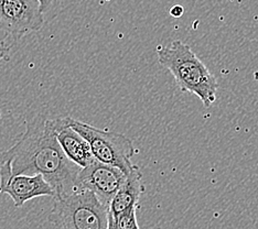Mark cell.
<instances>
[{"label":"cell","mask_w":258,"mask_h":229,"mask_svg":"<svg viewBox=\"0 0 258 229\" xmlns=\"http://www.w3.org/2000/svg\"><path fill=\"white\" fill-rule=\"evenodd\" d=\"M66 119L74 130L86 139L95 160L119 168L126 174L134 169L132 158L135 148L132 140L125 134L102 130L69 116Z\"/></svg>","instance_id":"4"},{"label":"cell","mask_w":258,"mask_h":229,"mask_svg":"<svg viewBox=\"0 0 258 229\" xmlns=\"http://www.w3.org/2000/svg\"><path fill=\"white\" fill-rule=\"evenodd\" d=\"M157 55L158 62L172 74L181 91L200 98L207 108L212 106L216 101L218 81L189 44L175 40L168 45H160Z\"/></svg>","instance_id":"2"},{"label":"cell","mask_w":258,"mask_h":229,"mask_svg":"<svg viewBox=\"0 0 258 229\" xmlns=\"http://www.w3.org/2000/svg\"><path fill=\"white\" fill-rule=\"evenodd\" d=\"M43 23L38 0H0V31L15 41L39 31Z\"/></svg>","instance_id":"5"},{"label":"cell","mask_w":258,"mask_h":229,"mask_svg":"<svg viewBox=\"0 0 258 229\" xmlns=\"http://www.w3.org/2000/svg\"><path fill=\"white\" fill-rule=\"evenodd\" d=\"M125 179L126 173L119 168L94 160L89 166L81 168L75 180L74 191L90 190L108 206Z\"/></svg>","instance_id":"6"},{"label":"cell","mask_w":258,"mask_h":229,"mask_svg":"<svg viewBox=\"0 0 258 229\" xmlns=\"http://www.w3.org/2000/svg\"><path fill=\"white\" fill-rule=\"evenodd\" d=\"M0 194H7L15 207L41 196L54 197L55 193L41 174H11L8 162L0 163Z\"/></svg>","instance_id":"7"},{"label":"cell","mask_w":258,"mask_h":229,"mask_svg":"<svg viewBox=\"0 0 258 229\" xmlns=\"http://www.w3.org/2000/svg\"><path fill=\"white\" fill-rule=\"evenodd\" d=\"M137 205L122 211L117 215L114 219L108 221V229H138L137 222Z\"/></svg>","instance_id":"10"},{"label":"cell","mask_w":258,"mask_h":229,"mask_svg":"<svg viewBox=\"0 0 258 229\" xmlns=\"http://www.w3.org/2000/svg\"><path fill=\"white\" fill-rule=\"evenodd\" d=\"M52 122L57 142L70 160L78 164L80 168L89 166L95 160L89 142L69 125L66 117L52 119Z\"/></svg>","instance_id":"8"},{"label":"cell","mask_w":258,"mask_h":229,"mask_svg":"<svg viewBox=\"0 0 258 229\" xmlns=\"http://www.w3.org/2000/svg\"><path fill=\"white\" fill-rule=\"evenodd\" d=\"M49 221L64 229H106L108 206L90 190H75L53 197Z\"/></svg>","instance_id":"3"},{"label":"cell","mask_w":258,"mask_h":229,"mask_svg":"<svg viewBox=\"0 0 258 229\" xmlns=\"http://www.w3.org/2000/svg\"><path fill=\"white\" fill-rule=\"evenodd\" d=\"M2 162L10 164L11 174H41L54 190V197L74 191L81 170L58 144L53 122L42 115L28 120L26 131L16 143L0 152Z\"/></svg>","instance_id":"1"},{"label":"cell","mask_w":258,"mask_h":229,"mask_svg":"<svg viewBox=\"0 0 258 229\" xmlns=\"http://www.w3.org/2000/svg\"><path fill=\"white\" fill-rule=\"evenodd\" d=\"M183 11L184 10L182 6H174V7H172L171 10H170V15L174 18H180L183 15Z\"/></svg>","instance_id":"13"},{"label":"cell","mask_w":258,"mask_h":229,"mask_svg":"<svg viewBox=\"0 0 258 229\" xmlns=\"http://www.w3.org/2000/svg\"><path fill=\"white\" fill-rule=\"evenodd\" d=\"M9 52H10V46L6 43L5 41L0 40V61H8ZM0 116H2V111H0Z\"/></svg>","instance_id":"11"},{"label":"cell","mask_w":258,"mask_h":229,"mask_svg":"<svg viewBox=\"0 0 258 229\" xmlns=\"http://www.w3.org/2000/svg\"><path fill=\"white\" fill-rule=\"evenodd\" d=\"M39 4H40V9L42 11L43 14L48 13L50 10V8L52 7V5H53L54 0H38Z\"/></svg>","instance_id":"12"},{"label":"cell","mask_w":258,"mask_h":229,"mask_svg":"<svg viewBox=\"0 0 258 229\" xmlns=\"http://www.w3.org/2000/svg\"><path fill=\"white\" fill-rule=\"evenodd\" d=\"M142 179L143 174L140 173L136 166L126 174L124 183L115 193L108 205V221L114 219L117 215H119L124 210L138 205L140 196L145 192Z\"/></svg>","instance_id":"9"}]
</instances>
